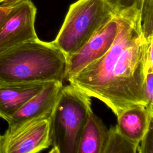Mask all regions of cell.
I'll list each match as a JSON object with an SVG mask.
<instances>
[{"mask_svg": "<svg viewBox=\"0 0 153 153\" xmlns=\"http://www.w3.org/2000/svg\"><path fill=\"white\" fill-rule=\"evenodd\" d=\"M153 109L136 105L123 111L117 117L120 131L130 140L139 143L152 122Z\"/></svg>", "mask_w": 153, "mask_h": 153, "instance_id": "10", "label": "cell"}, {"mask_svg": "<svg viewBox=\"0 0 153 153\" xmlns=\"http://www.w3.org/2000/svg\"><path fill=\"white\" fill-rule=\"evenodd\" d=\"M63 82L52 81L28 100L7 121L8 129L39 117H50L56 104Z\"/></svg>", "mask_w": 153, "mask_h": 153, "instance_id": "8", "label": "cell"}, {"mask_svg": "<svg viewBox=\"0 0 153 153\" xmlns=\"http://www.w3.org/2000/svg\"><path fill=\"white\" fill-rule=\"evenodd\" d=\"M4 1V0H0V3H1V2H2V1Z\"/></svg>", "mask_w": 153, "mask_h": 153, "instance_id": "21", "label": "cell"}, {"mask_svg": "<svg viewBox=\"0 0 153 153\" xmlns=\"http://www.w3.org/2000/svg\"><path fill=\"white\" fill-rule=\"evenodd\" d=\"M49 82L0 84V118L7 122L28 100L41 91Z\"/></svg>", "mask_w": 153, "mask_h": 153, "instance_id": "9", "label": "cell"}, {"mask_svg": "<svg viewBox=\"0 0 153 153\" xmlns=\"http://www.w3.org/2000/svg\"><path fill=\"white\" fill-rule=\"evenodd\" d=\"M0 153H2V137L0 134Z\"/></svg>", "mask_w": 153, "mask_h": 153, "instance_id": "20", "label": "cell"}, {"mask_svg": "<svg viewBox=\"0 0 153 153\" xmlns=\"http://www.w3.org/2000/svg\"><path fill=\"white\" fill-rule=\"evenodd\" d=\"M115 16L106 0H78L70 5L52 42L65 56L73 54Z\"/></svg>", "mask_w": 153, "mask_h": 153, "instance_id": "4", "label": "cell"}, {"mask_svg": "<svg viewBox=\"0 0 153 153\" xmlns=\"http://www.w3.org/2000/svg\"><path fill=\"white\" fill-rule=\"evenodd\" d=\"M50 117H39L6 130L2 153H36L51 146Z\"/></svg>", "mask_w": 153, "mask_h": 153, "instance_id": "5", "label": "cell"}, {"mask_svg": "<svg viewBox=\"0 0 153 153\" xmlns=\"http://www.w3.org/2000/svg\"><path fill=\"white\" fill-rule=\"evenodd\" d=\"M143 91L147 106L153 109V71H148L145 75Z\"/></svg>", "mask_w": 153, "mask_h": 153, "instance_id": "16", "label": "cell"}, {"mask_svg": "<svg viewBox=\"0 0 153 153\" xmlns=\"http://www.w3.org/2000/svg\"><path fill=\"white\" fill-rule=\"evenodd\" d=\"M10 9L11 8H5V7H2L0 6V26L2 23V22H3L4 19H5V16H7V14L10 10Z\"/></svg>", "mask_w": 153, "mask_h": 153, "instance_id": "19", "label": "cell"}, {"mask_svg": "<svg viewBox=\"0 0 153 153\" xmlns=\"http://www.w3.org/2000/svg\"><path fill=\"white\" fill-rule=\"evenodd\" d=\"M140 20L143 35L146 41L153 38V0H143Z\"/></svg>", "mask_w": 153, "mask_h": 153, "instance_id": "13", "label": "cell"}, {"mask_svg": "<svg viewBox=\"0 0 153 153\" xmlns=\"http://www.w3.org/2000/svg\"><path fill=\"white\" fill-rule=\"evenodd\" d=\"M146 45L144 53V62L145 73L150 71H153V57H152V44L153 38L146 41Z\"/></svg>", "mask_w": 153, "mask_h": 153, "instance_id": "17", "label": "cell"}, {"mask_svg": "<svg viewBox=\"0 0 153 153\" xmlns=\"http://www.w3.org/2000/svg\"><path fill=\"white\" fill-rule=\"evenodd\" d=\"M66 56L38 38L0 53V84L64 81Z\"/></svg>", "mask_w": 153, "mask_h": 153, "instance_id": "2", "label": "cell"}, {"mask_svg": "<svg viewBox=\"0 0 153 153\" xmlns=\"http://www.w3.org/2000/svg\"><path fill=\"white\" fill-rule=\"evenodd\" d=\"M137 152L139 153H153L152 122L139 142Z\"/></svg>", "mask_w": 153, "mask_h": 153, "instance_id": "15", "label": "cell"}, {"mask_svg": "<svg viewBox=\"0 0 153 153\" xmlns=\"http://www.w3.org/2000/svg\"><path fill=\"white\" fill-rule=\"evenodd\" d=\"M25 0H4L0 3V6L5 8H11Z\"/></svg>", "mask_w": 153, "mask_h": 153, "instance_id": "18", "label": "cell"}, {"mask_svg": "<svg viewBox=\"0 0 153 153\" xmlns=\"http://www.w3.org/2000/svg\"><path fill=\"white\" fill-rule=\"evenodd\" d=\"M139 143H135L118 130L117 126L108 129V136L104 153H136L137 152Z\"/></svg>", "mask_w": 153, "mask_h": 153, "instance_id": "12", "label": "cell"}, {"mask_svg": "<svg viewBox=\"0 0 153 153\" xmlns=\"http://www.w3.org/2000/svg\"><path fill=\"white\" fill-rule=\"evenodd\" d=\"M108 129L92 110L82 130L76 153H104Z\"/></svg>", "mask_w": 153, "mask_h": 153, "instance_id": "11", "label": "cell"}, {"mask_svg": "<svg viewBox=\"0 0 153 153\" xmlns=\"http://www.w3.org/2000/svg\"><path fill=\"white\" fill-rule=\"evenodd\" d=\"M115 16L118 29L111 47L68 81L103 102L118 117L130 107L147 106L143 91L147 41L142 33L140 14Z\"/></svg>", "mask_w": 153, "mask_h": 153, "instance_id": "1", "label": "cell"}, {"mask_svg": "<svg viewBox=\"0 0 153 153\" xmlns=\"http://www.w3.org/2000/svg\"><path fill=\"white\" fill-rule=\"evenodd\" d=\"M118 20L116 16L111 19L75 53L66 56L64 80L68 81L85 67L105 54L117 34Z\"/></svg>", "mask_w": 153, "mask_h": 153, "instance_id": "7", "label": "cell"}, {"mask_svg": "<svg viewBox=\"0 0 153 153\" xmlns=\"http://www.w3.org/2000/svg\"><path fill=\"white\" fill-rule=\"evenodd\" d=\"M91 105L87 94L71 84L63 85L50 115V152L76 153Z\"/></svg>", "mask_w": 153, "mask_h": 153, "instance_id": "3", "label": "cell"}, {"mask_svg": "<svg viewBox=\"0 0 153 153\" xmlns=\"http://www.w3.org/2000/svg\"><path fill=\"white\" fill-rule=\"evenodd\" d=\"M36 8L25 0L10 9L0 26V53L38 38L35 21Z\"/></svg>", "mask_w": 153, "mask_h": 153, "instance_id": "6", "label": "cell"}, {"mask_svg": "<svg viewBox=\"0 0 153 153\" xmlns=\"http://www.w3.org/2000/svg\"><path fill=\"white\" fill-rule=\"evenodd\" d=\"M115 15L124 13H140L143 0H106Z\"/></svg>", "mask_w": 153, "mask_h": 153, "instance_id": "14", "label": "cell"}]
</instances>
